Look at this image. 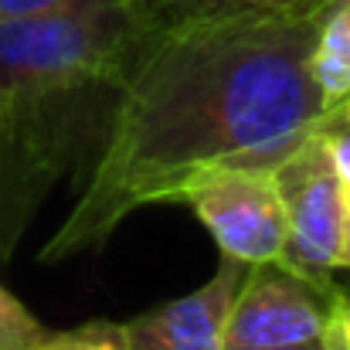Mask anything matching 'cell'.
Masks as SVG:
<instances>
[{"label": "cell", "instance_id": "obj_1", "mask_svg": "<svg viewBox=\"0 0 350 350\" xmlns=\"http://www.w3.org/2000/svg\"><path fill=\"white\" fill-rule=\"evenodd\" d=\"M320 10L160 17L119 79L82 194L38 258L58 265L103 248L129 215L177 204L211 170H275L327 113L306 68Z\"/></svg>", "mask_w": 350, "mask_h": 350}, {"label": "cell", "instance_id": "obj_2", "mask_svg": "<svg viewBox=\"0 0 350 350\" xmlns=\"http://www.w3.org/2000/svg\"><path fill=\"white\" fill-rule=\"evenodd\" d=\"M157 21L150 0H99L55 14L0 17V122L21 129L62 96L119 85Z\"/></svg>", "mask_w": 350, "mask_h": 350}, {"label": "cell", "instance_id": "obj_3", "mask_svg": "<svg viewBox=\"0 0 350 350\" xmlns=\"http://www.w3.org/2000/svg\"><path fill=\"white\" fill-rule=\"evenodd\" d=\"M282 211H286V241L279 265L293 275L334 289V272L344 255V198L340 174L334 170L323 143L310 133L282 163L272 170Z\"/></svg>", "mask_w": 350, "mask_h": 350}, {"label": "cell", "instance_id": "obj_4", "mask_svg": "<svg viewBox=\"0 0 350 350\" xmlns=\"http://www.w3.org/2000/svg\"><path fill=\"white\" fill-rule=\"evenodd\" d=\"M177 204H187L194 211V218L208 228L221 255L241 265L279 262L286 241V211L272 170H211L198 177Z\"/></svg>", "mask_w": 350, "mask_h": 350}, {"label": "cell", "instance_id": "obj_5", "mask_svg": "<svg viewBox=\"0 0 350 350\" xmlns=\"http://www.w3.org/2000/svg\"><path fill=\"white\" fill-rule=\"evenodd\" d=\"M337 289H320L279 262L248 265L228 310V347L317 344Z\"/></svg>", "mask_w": 350, "mask_h": 350}, {"label": "cell", "instance_id": "obj_6", "mask_svg": "<svg viewBox=\"0 0 350 350\" xmlns=\"http://www.w3.org/2000/svg\"><path fill=\"white\" fill-rule=\"evenodd\" d=\"M245 269L248 265L221 255L215 275L204 286L122 323L126 350H225L228 310Z\"/></svg>", "mask_w": 350, "mask_h": 350}, {"label": "cell", "instance_id": "obj_7", "mask_svg": "<svg viewBox=\"0 0 350 350\" xmlns=\"http://www.w3.org/2000/svg\"><path fill=\"white\" fill-rule=\"evenodd\" d=\"M306 68L323 109H337L350 103V0L323 3Z\"/></svg>", "mask_w": 350, "mask_h": 350}, {"label": "cell", "instance_id": "obj_8", "mask_svg": "<svg viewBox=\"0 0 350 350\" xmlns=\"http://www.w3.org/2000/svg\"><path fill=\"white\" fill-rule=\"evenodd\" d=\"M48 337V327L0 282V350H34Z\"/></svg>", "mask_w": 350, "mask_h": 350}, {"label": "cell", "instance_id": "obj_9", "mask_svg": "<svg viewBox=\"0 0 350 350\" xmlns=\"http://www.w3.org/2000/svg\"><path fill=\"white\" fill-rule=\"evenodd\" d=\"M34 350H126L122 323L89 320L72 330H48V337Z\"/></svg>", "mask_w": 350, "mask_h": 350}, {"label": "cell", "instance_id": "obj_10", "mask_svg": "<svg viewBox=\"0 0 350 350\" xmlns=\"http://www.w3.org/2000/svg\"><path fill=\"white\" fill-rule=\"evenodd\" d=\"M313 136L323 143L334 170L340 174V180L350 177V103L337 106V109H327L323 116L317 119L313 126Z\"/></svg>", "mask_w": 350, "mask_h": 350}, {"label": "cell", "instance_id": "obj_11", "mask_svg": "<svg viewBox=\"0 0 350 350\" xmlns=\"http://www.w3.org/2000/svg\"><path fill=\"white\" fill-rule=\"evenodd\" d=\"M320 347L323 350H350V296H344L340 289L330 299L327 310V323L320 334Z\"/></svg>", "mask_w": 350, "mask_h": 350}, {"label": "cell", "instance_id": "obj_12", "mask_svg": "<svg viewBox=\"0 0 350 350\" xmlns=\"http://www.w3.org/2000/svg\"><path fill=\"white\" fill-rule=\"evenodd\" d=\"M99 0H0V17H31V14H55V10H72Z\"/></svg>", "mask_w": 350, "mask_h": 350}, {"label": "cell", "instance_id": "obj_13", "mask_svg": "<svg viewBox=\"0 0 350 350\" xmlns=\"http://www.w3.org/2000/svg\"><path fill=\"white\" fill-rule=\"evenodd\" d=\"M248 7V0H177V14H218Z\"/></svg>", "mask_w": 350, "mask_h": 350}, {"label": "cell", "instance_id": "obj_14", "mask_svg": "<svg viewBox=\"0 0 350 350\" xmlns=\"http://www.w3.org/2000/svg\"><path fill=\"white\" fill-rule=\"evenodd\" d=\"M320 3L327 0H248V7H262V10H310Z\"/></svg>", "mask_w": 350, "mask_h": 350}, {"label": "cell", "instance_id": "obj_15", "mask_svg": "<svg viewBox=\"0 0 350 350\" xmlns=\"http://www.w3.org/2000/svg\"><path fill=\"white\" fill-rule=\"evenodd\" d=\"M340 198H344V215H347V225H344V255H340V269L350 272V177L340 180Z\"/></svg>", "mask_w": 350, "mask_h": 350}, {"label": "cell", "instance_id": "obj_16", "mask_svg": "<svg viewBox=\"0 0 350 350\" xmlns=\"http://www.w3.org/2000/svg\"><path fill=\"white\" fill-rule=\"evenodd\" d=\"M14 143H17V129L0 122V174H3V163H7V153H10Z\"/></svg>", "mask_w": 350, "mask_h": 350}, {"label": "cell", "instance_id": "obj_17", "mask_svg": "<svg viewBox=\"0 0 350 350\" xmlns=\"http://www.w3.org/2000/svg\"><path fill=\"white\" fill-rule=\"evenodd\" d=\"M225 350H323V347L317 340V344H296V347H228L225 344Z\"/></svg>", "mask_w": 350, "mask_h": 350}]
</instances>
